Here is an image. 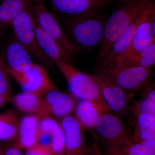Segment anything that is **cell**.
I'll return each mask as SVG.
<instances>
[{
    "mask_svg": "<svg viewBox=\"0 0 155 155\" xmlns=\"http://www.w3.org/2000/svg\"><path fill=\"white\" fill-rule=\"evenodd\" d=\"M25 155H53L49 147L38 143L34 146L26 150Z\"/></svg>",
    "mask_w": 155,
    "mask_h": 155,
    "instance_id": "obj_28",
    "label": "cell"
},
{
    "mask_svg": "<svg viewBox=\"0 0 155 155\" xmlns=\"http://www.w3.org/2000/svg\"><path fill=\"white\" fill-rule=\"evenodd\" d=\"M7 103L5 100L2 97H0V109L4 107Z\"/></svg>",
    "mask_w": 155,
    "mask_h": 155,
    "instance_id": "obj_31",
    "label": "cell"
},
{
    "mask_svg": "<svg viewBox=\"0 0 155 155\" xmlns=\"http://www.w3.org/2000/svg\"><path fill=\"white\" fill-rule=\"evenodd\" d=\"M84 155H103L99 145V138L97 136L93 135V141L87 147Z\"/></svg>",
    "mask_w": 155,
    "mask_h": 155,
    "instance_id": "obj_29",
    "label": "cell"
},
{
    "mask_svg": "<svg viewBox=\"0 0 155 155\" xmlns=\"http://www.w3.org/2000/svg\"><path fill=\"white\" fill-rule=\"evenodd\" d=\"M38 118L28 114L20 119L15 145L20 149L27 150L38 143Z\"/></svg>",
    "mask_w": 155,
    "mask_h": 155,
    "instance_id": "obj_19",
    "label": "cell"
},
{
    "mask_svg": "<svg viewBox=\"0 0 155 155\" xmlns=\"http://www.w3.org/2000/svg\"><path fill=\"white\" fill-rule=\"evenodd\" d=\"M1 155H23L20 149L15 145H10L0 148Z\"/></svg>",
    "mask_w": 155,
    "mask_h": 155,
    "instance_id": "obj_30",
    "label": "cell"
},
{
    "mask_svg": "<svg viewBox=\"0 0 155 155\" xmlns=\"http://www.w3.org/2000/svg\"><path fill=\"white\" fill-rule=\"evenodd\" d=\"M96 74L113 82L126 91H137L150 82L153 75L151 68L137 66H96Z\"/></svg>",
    "mask_w": 155,
    "mask_h": 155,
    "instance_id": "obj_4",
    "label": "cell"
},
{
    "mask_svg": "<svg viewBox=\"0 0 155 155\" xmlns=\"http://www.w3.org/2000/svg\"><path fill=\"white\" fill-rule=\"evenodd\" d=\"M20 119L12 109L0 114V142L10 141L17 136Z\"/></svg>",
    "mask_w": 155,
    "mask_h": 155,
    "instance_id": "obj_22",
    "label": "cell"
},
{
    "mask_svg": "<svg viewBox=\"0 0 155 155\" xmlns=\"http://www.w3.org/2000/svg\"><path fill=\"white\" fill-rule=\"evenodd\" d=\"M31 7L39 25L63 49L74 57L80 53L81 49L64 33L58 19L47 9L43 2L32 4Z\"/></svg>",
    "mask_w": 155,
    "mask_h": 155,
    "instance_id": "obj_7",
    "label": "cell"
},
{
    "mask_svg": "<svg viewBox=\"0 0 155 155\" xmlns=\"http://www.w3.org/2000/svg\"><path fill=\"white\" fill-rule=\"evenodd\" d=\"M14 96L11 76L0 54V97L12 104Z\"/></svg>",
    "mask_w": 155,
    "mask_h": 155,
    "instance_id": "obj_26",
    "label": "cell"
},
{
    "mask_svg": "<svg viewBox=\"0 0 155 155\" xmlns=\"http://www.w3.org/2000/svg\"><path fill=\"white\" fill-rule=\"evenodd\" d=\"M154 10L155 0H151L137 18L130 24L126 31L114 43L110 51L108 54L105 60L98 65L107 64L117 56L124 52L130 45L138 25L144 19L149 17Z\"/></svg>",
    "mask_w": 155,
    "mask_h": 155,
    "instance_id": "obj_16",
    "label": "cell"
},
{
    "mask_svg": "<svg viewBox=\"0 0 155 155\" xmlns=\"http://www.w3.org/2000/svg\"><path fill=\"white\" fill-rule=\"evenodd\" d=\"M151 14L138 25L130 45L124 52L107 64L97 66L106 67L118 65L126 58L141 51L152 42L155 41V35L153 34L150 21Z\"/></svg>",
    "mask_w": 155,
    "mask_h": 155,
    "instance_id": "obj_14",
    "label": "cell"
},
{
    "mask_svg": "<svg viewBox=\"0 0 155 155\" xmlns=\"http://www.w3.org/2000/svg\"><path fill=\"white\" fill-rule=\"evenodd\" d=\"M0 155H1V149H0Z\"/></svg>",
    "mask_w": 155,
    "mask_h": 155,
    "instance_id": "obj_35",
    "label": "cell"
},
{
    "mask_svg": "<svg viewBox=\"0 0 155 155\" xmlns=\"http://www.w3.org/2000/svg\"><path fill=\"white\" fill-rule=\"evenodd\" d=\"M111 112L112 110L107 104L87 100H78L74 116L85 130H88L94 128L100 116Z\"/></svg>",
    "mask_w": 155,
    "mask_h": 155,
    "instance_id": "obj_15",
    "label": "cell"
},
{
    "mask_svg": "<svg viewBox=\"0 0 155 155\" xmlns=\"http://www.w3.org/2000/svg\"><path fill=\"white\" fill-rule=\"evenodd\" d=\"M151 0L125 1L106 21L97 57L98 65L105 60L115 42L128 28Z\"/></svg>",
    "mask_w": 155,
    "mask_h": 155,
    "instance_id": "obj_1",
    "label": "cell"
},
{
    "mask_svg": "<svg viewBox=\"0 0 155 155\" xmlns=\"http://www.w3.org/2000/svg\"><path fill=\"white\" fill-rule=\"evenodd\" d=\"M0 54L9 72H25L34 64L31 56L14 34L3 45Z\"/></svg>",
    "mask_w": 155,
    "mask_h": 155,
    "instance_id": "obj_11",
    "label": "cell"
},
{
    "mask_svg": "<svg viewBox=\"0 0 155 155\" xmlns=\"http://www.w3.org/2000/svg\"><path fill=\"white\" fill-rule=\"evenodd\" d=\"M52 8L63 17H77L98 11L108 5L107 0H49Z\"/></svg>",
    "mask_w": 155,
    "mask_h": 155,
    "instance_id": "obj_13",
    "label": "cell"
},
{
    "mask_svg": "<svg viewBox=\"0 0 155 155\" xmlns=\"http://www.w3.org/2000/svg\"><path fill=\"white\" fill-rule=\"evenodd\" d=\"M106 155H120L118 154L106 151Z\"/></svg>",
    "mask_w": 155,
    "mask_h": 155,
    "instance_id": "obj_33",
    "label": "cell"
},
{
    "mask_svg": "<svg viewBox=\"0 0 155 155\" xmlns=\"http://www.w3.org/2000/svg\"><path fill=\"white\" fill-rule=\"evenodd\" d=\"M52 61L66 79L71 95L77 100L107 104L93 75L80 71L73 64L59 60Z\"/></svg>",
    "mask_w": 155,
    "mask_h": 155,
    "instance_id": "obj_3",
    "label": "cell"
},
{
    "mask_svg": "<svg viewBox=\"0 0 155 155\" xmlns=\"http://www.w3.org/2000/svg\"><path fill=\"white\" fill-rule=\"evenodd\" d=\"M19 83L22 91L41 96L48 92L58 89L43 66L34 64L29 70L24 72H9Z\"/></svg>",
    "mask_w": 155,
    "mask_h": 155,
    "instance_id": "obj_8",
    "label": "cell"
},
{
    "mask_svg": "<svg viewBox=\"0 0 155 155\" xmlns=\"http://www.w3.org/2000/svg\"><path fill=\"white\" fill-rule=\"evenodd\" d=\"M61 22L81 49L91 50L101 44L106 20L98 11L77 17L62 16Z\"/></svg>",
    "mask_w": 155,
    "mask_h": 155,
    "instance_id": "obj_2",
    "label": "cell"
},
{
    "mask_svg": "<svg viewBox=\"0 0 155 155\" xmlns=\"http://www.w3.org/2000/svg\"><path fill=\"white\" fill-rule=\"evenodd\" d=\"M59 121L65 137L63 155H84L87 148L85 129L72 115Z\"/></svg>",
    "mask_w": 155,
    "mask_h": 155,
    "instance_id": "obj_10",
    "label": "cell"
},
{
    "mask_svg": "<svg viewBox=\"0 0 155 155\" xmlns=\"http://www.w3.org/2000/svg\"><path fill=\"white\" fill-rule=\"evenodd\" d=\"M155 64V41L151 43L147 47L126 58L116 66H137L151 68Z\"/></svg>",
    "mask_w": 155,
    "mask_h": 155,
    "instance_id": "obj_24",
    "label": "cell"
},
{
    "mask_svg": "<svg viewBox=\"0 0 155 155\" xmlns=\"http://www.w3.org/2000/svg\"><path fill=\"white\" fill-rule=\"evenodd\" d=\"M32 11L37 39L42 51L51 61L59 60L73 64L74 57L63 49L54 39L42 29L37 21L32 9Z\"/></svg>",
    "mask_w": 155,
    "mask_h": 155,
    "instance_id": "obj_18",
    "label": "cell"
},
{
    "mask_svg": "<svg viewBox=\"0 0 155 155\" xmlns=\"http://www.w3.org/2000/svg\"><path fill=\"white\" fill-rule=\"evenodd\" d=\"M31 5L14 20L11 25L14 34L31 56L45 67L52 68V61L42 51L37 39Z\"/></svg>",
    "mask_w": 155,
    "mask_h": 155,
    "instance_id": "obj_5",
    "label": "cell"
},
{
    "mask_svg": "<svg viewBox=\"0 0 155 155\" xmlns=\"http://www.w3.org/2000/svg\"><path fill=\"white\" fill-rule=\"evenodd\" d=\"M36 115L38 118V143L46 138L44 145L49 147L53 155H63L65 137L59 120L44 112Z\"/></svg>",
    "mask_w": 155,
    "mask_h": 155,
    "instance_id": "obj_9",
    "label": "cell"
},
{
    "mask_svg": "<svg viewBox=\"0 0 155 155\" xmlns=\"http://www.w3.org/2000/svg\"><path fill=\"white\" fill-rule=\"evenodd\" d=\"M43 112L56 119H62L74 113L78 100L71 95L53 90L41 96Z\"/></svg>",
    "mask_w": 155,
    "mask_h": 155,
    "instance_id": "obj_12",
    "label": "cell"
},
{
    "mask_svg": "<svg viewBox=\"0 0 155 155\" xmlns=\"http://www.w3.org/2000/svg\"><path fill=\"white\" fill-rule=\"evenodd\" d=\"M142 98L132 111L134 115L147 114L155 116V89L154 82H150L145 86Z\"/></svg>",
    "mask_w": 155,
    "mask_h": 155,
    "instance_id": "obj_25",
    "label": "cell"
},
{
    "mask_svg": "<svg viewBox=\"0 0 155 155\" xmlns=\"http://www.w3.org/2000/svg\"><path fill=\"white\" fill-rule=\"evenodd\" d=\"M108 152L120 155H155V148L150 147L133 142L115 151Z\"/></svg>",
    "mask_w": 155,
    "mask_h": 155,
    "instance_id": "obj_27",
    "label": "cell"
},
{
    "mask_svg": "<svg viewBox=\"0 0 155 155\" xmlns=\"http://www.w3.org/2000/svg\"><path fill=\"white\" fill-rule=\"evenodd\" d=\"M31 4L29 0H2L0 3V35Z\"/></svg>",
    "mask_w": 155,
    "mask_h": 155,
    "instance_id": "obj_20",
    "label": "cell"
},
{
    "mask_svg": "<svg viewBox=\"0 0 155 155\" xmlns=\"http://www.w3.org/2000/svg\"><path fill=\"white\" fill-rule=\"evenodd\" d=\"M93 77L98 84L103 97L112 111L122 113L128 107V97L126 91L113 82L95 75Z\"/></svg>",
    "mask_w": 155,
    "mask_h": 155,
    "instance_id": "obj_17",
    "label": "cell"
},
{
    "mask_svg": "<svg viewBox=\"0 0 155 155\" xmlns=\"http://www.w3.org/2000/svg\"><path fill=\"white\" fill-rule=\"evenodd\" d=\"M29 1L32 4H35L40 2H43V0H29Z\"/></svg>",
    "mask_w": 155,
    "mask_h": 155,
    "instance_id": "obj_32",
    "label": "cell"
},
{
    "mask_svg": "<svg viewBox=\"0 0 155 155\" xmlns=\"http://www.w3.org/2000/svg\"><path fill=\"white\" fill-rule=\"evenodd\" d=\"M94 128L108 151H115L134 142L132 134L120 118L111 113L100 116Z\"/></svg>",
    "mask_w": 155,
    "mask_h": 155,
    "instance_id": "obj_6",
    "label": "cell"
},
{
    "mask_svg": "<svg viewBox=\"0 0 155 155\" xmlns=\"http://www.w3.org/2000/svg\"><path fill=\"white\" fill-rule=\"evenodd\" d=\"M107 1H109V2H110L111 1H114V0H107ZM118 1H130V0H118Z\"/></svg>",
    "mask_w": 155,
    "mask_h": 155,
    "instance_id": "obj_34",
    "label": "cell"
},
{
    "mask_svg": "<svg viewBox=\"0 0 155 155\" xmlns=\"http://www.w3.org/2000/svg\"><path fill=\"white\" fill-rule=\"evenodd\" d=\"M134 116L135 127L132 134L134 142L155 140V116L147 114Z\"/></svg>",
    "mask_w": 155,
    "mask_h": 155,
    "instance_id": "obj_21",
    "label": "cell"
},
{
    "mask_svg": "<svg viewBox=\"0 0 155 155\" xmlns=\"http://www.w3.org/2000/svg\"><path fill=\"white\" fill-rule=\"evenodd\" d=\"M12 104L19 111L28 114H36L43 112L41 96L22 91L14 95Z\"/></svg>",
    "mask_w": 155,
    "mask_h": 155,
    "instance_id": "obj_23",
    "label": "cell"
}]
</instances>
